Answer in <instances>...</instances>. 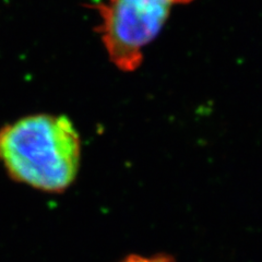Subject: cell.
Wrapping results in <instances>:
<instances>
[{"instance_id":"3","label":"cell","mask_w":262,"mask_h":262,"mask_svg":"<svg viewBox=\"0 0 262 262\" xmlns=\"http://www.w3.org/2000/svg\"><path fill=\"white\" fill-rule=\"evenodd\" d=\"M122 262H175L170 257L157 256L152 258H145L140 256H130Z\"/></svg>"},{"instance_id":"1","label":"cell","mask_w":262,"mask_h":262,"mask_svg":"<svg viewBox=\"0 0 262 262\" xmlns=\"http://www.w3.org/2000/svg\"><path fill=\"white\" fill-rule=\"evenodd\" d=\"M80 139L66 116L39 114L0 129V162L20 183L61 191L75 180Z\"/></svg>"},{"instance_id":"2","label":"cell","mask_w":262,"mask_h":262,"mask_svg":"<svg viewBox=\"0 0 262 262\" xmlns=\"http://www.w3.org/2000/svg\"><path fill=\"white\" fill-rule=\"evenodd\" d=\"M192 0H105L95 5L102 42L111 61L121 71H135L143 51L162 31L171 7Z\"/></svg>"}]
</instances>
